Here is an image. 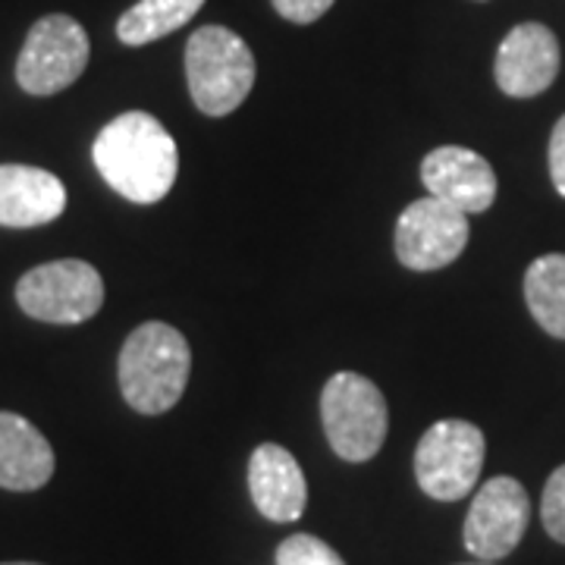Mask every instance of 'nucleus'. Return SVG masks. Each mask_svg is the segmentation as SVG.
<instances>
[{"label": "nucleus", "mask_w": 565, "mask_h": 565, "mask_svg": "<svg viewBox=\"0 0 565 565\" xmlns=\"http://www.w3.org/2000/svg\"><path fill=\"white\" fill-rule=\"evenodd\" d=\"M92 158L104 182L132 204L161 202L180 173L177 141L145 110H129L107 122L92 145Z\"/></svg>", "instance_id": "1"}, {"label": "nucleus", "mask_w": 565, "mask_h": 565, "mask_svg": "<svg viewBox=\"0 0 565 565\" xmlns=\"http://www.w3.org/2000/svg\"><path fill=\"white\" fill-rule=\"evenodd\" d=\"M192 371V352L177 327L148 321L122 343L120 390L122 399L139 415H163L180 403Z\"/></svg>", "instance_id": "2"}, {"label": "nucleus", "mask_w": 565, "mask_h": 565, "mask_svg": "<svg viewBox=\"0 0 565 565\" xmlns=\"http://www.w3.org/2000/svg\"><path fill=\"white\" fill-rule=\"evenodd\" d=\"M185 82L202 114L226 117L255 85V54L233 29L202 25L185 44Z\"/></svg>", "instance_id": "3"}, {"label": "nucleus", "mask_w": 565, "mask_h": 565, "mask_svg": "<svg viewBox=\"0 0 565 565\" xmlns=\"http://www.w3.org/2000/svg\"><path fill=\"white\" fill-rule=\"evenodd\" d=\"M321 418L333 452L345 462L374 459L390 430L384 393L355 371H340L323 384Z\"/></svg>", "instance_id": "4"}, {"label": "nucleus", "mask_w": 565, "mask_h": 565, "mask_svg": "<svg viewBox=\"0 0 565 565\" xmlns=\"http://www.w3.org/2000/svg\"><path fill=\"white\" fill-rule=\"evenodd\" d=\"M487 440L478 424L444 418L424 430L415 449V481L430 500H465L484 468Z\"/></svg>", "instance_id": "5"}, {"label": "nucleus", "mask_w": 565, "mask_h": 565, "mask_svg": "<svg viewBox=\"0 0 565 565\" xmlns=\"http://www.w3.org/2000/svg\"><path fill=\"white\" fill-rule=\"evenodd\" d=\"M88 35L79 22L66 13H51L41 17L20 51L17 61V82L22 92L29 95H57L63 88H70L73 82L79 79L88 66Z\"/></svg>", "instance_id": "6"}, {"label": "nucleus", "mask_w": 565, "mask_h": 565, "mask_svg": "<svg viewBox=\"0 0 565 565\" xmlns=\"http://www.w3.org/2000/svg\"><path fill=\"white\" fill-rule=\"evenodd\" d=\"M17 302L35 321L82 323L102 311L104 280L79 258L39 264L17 282Z\"/></svg>", "instance_id": "7"}, {"label": "nucleus", "mask_w": 565, "mask_h": 565, "mask_svg": "<svg viewBox=\"0 0 565 565\" xmlns=\"http://www.w3.org/2000/svg\"><path fill=\"white\" fill-rule=\"evenodd\" d=\"M531 519L527 490L515 478H490L471 500L465 515V550L475 559L500 563L515 546L522 544Z\"/></svg>", "instance_id": "8"}, {"label": "nucleus", "mask_w": 565, "mask_h": 565, "mask_svg": "<svg viewBox=\"0 0 565 565\" xmlns=\"http://www.w3.org/2000/svg\"><path fill=\"white\" fill-rule=\"evenodd\" d=\"M468 233V214L427 195L399 214L396 258L408 270H440L462 255Z\"/></svg>", "instance_id": "9"}, {"label": "nucleus", "mask_w": 565, "mask_h": 565, "mask_svg": "<svg viewBox=\"0 0 565 565\" xmlns=\"http://www.w3.org/2000/svg\"><path fill=\"white\" fill-rule=\"evenodd\" d=\"M493 76L509 98H534L559 76V41L541 22L515 25L497 51Z\"/></svg>", "instance_id": "10"}, {"label": "nucleus", "mask_w": 565, "mask_h": 565, "mask_svg": "<svg viewBox=\"0 0 565 565\" xmlns=\"http://www.w3.org/2000/svg\"><path fill=\"white\" fill-rule=\"evenodd\" d=\"M427 195L459 207L462 214H484L497 199V173L478 151L462 145L434 148L422 161Z\"/></svg>", "instance_id": "11"}, {"label": "nucleus", "mask_w": 565, "mask_h": 565, "mask_svg": "<svg viewBox=\"0 0 565 565\" xmlns=\"http://www.w3.org/2000/svg\"><path fill=\"white\" fill-rule=\"evenodd\" d=\"M248 490L264 519L286 525L302 519L308 484L296 456L277 444H262L248 459Z\"/></svg>", "instance_id": "12"}, {"label": "nucleus", "mask_w": 565, "mask_h": 565, "mask_svg": "<svg viewBox=\"0 0 565 565\" xmlns=\"http://www.w3.org/2000/svg\"><path fill=\"white\" fill-rule=\"evenodd\" d=\"M66 207L63 182L25 163H0V226L32 230L57 221Z\"/></svg>", "instance_id": "13"}, {"label": "nucleus", "mask_w": 565, "mask_h": 565, "mask_svg": "<svg viewBox=\"0 0 565 565\" xmlns=\"http://www.w3.org/2000/svg\"><path fill=\"white\" fill-rule=\"evenodd\" d=\"M54 449L32 422L0 412V487L32 493L54 478Z\"/></svg>", "instance_id": "14"}, {"label": "nucleus", "mask_w": 565, "mask_h": 565, "mask_svg": "<svg viewBox=\"0 0 565 565\" xmlns=\"http://www.w3.org/2000/svg\"><path fill=\"white\" fill-rule=\"evenodd\" d=\"M204 7V0H139L117 22V39L129 47L161 41L182 29Z\"/></svg>", "instance_id": "15"}, {"label": "nucleus", "mask_w": 565, "mask_h": 565, "mask_svg": "<svg viewBox=\"0 0 565 565\" xmlns=\"http://www.w3.org/2000/svg\"><path fill=\"white\" fill-rule=\"evenodd\" d=\"M525 302L541 330L565 340V255H544L527 267Z\"/></svg>", "instance_id": "16"}, {"label": "nucleus", "mask_w": 565, "mask_h": 565, "mask_svg": "<svg viewBox=\"0 0 565 565\" xmlns=\"http://www.w3.org/2000/svg\"><path fill=\"white\" fill-rule=\"evenodd\" d=\"M277 565H345L343 556L315 534H292L277 546Z\"/></svg>", "instance_id": "17"}, {"label": "nucleus", "mask_w": 565, "mask_h": 565, "mask_svg": "<svg viewBox=\"0 0 565 565\" xmlns=\"http://www.w3.org/2000/svg\"><path fill=\"white\" fill-rule=\"evenodd\" d=\"M541 522H544V531L556 544H565V465H559L546 478L544 500H541Z\"/></svg>", "instance_id": "18"}, {"label": "nucleus", "mask_w": 565, "mask_h": 565, "mask_svg": "<svg viewBox=\"0 0 565 565\" xmlns=\"http://www.w3.org/2000/svg\"><path fill=\"white\" fill-rule=\"evenodd\" d=\"M333 3H337V0H274V10L280 13L282 20L308 25V22L321 20Z\"/></svg>", "instance_id": "19"}, {"label": "nucleus", "mask_w": 565, "mask_h": 565, "mask_svg": "<svg viewBox=\"0 0 565 565\" xmlns=\"http://www.w3.org/2000/svg\"><path fill=\"white\" fill-rule=\"evenodd\" d=\"M550 177H553L556 192L565 199V114L550 136Z\"/></svg>", "instance_id": "20"}, {"label": "nucleus", "mask_w": 565, "mask_h": 565, "mask_svg": "<svg viewBox=\"0 0 565 565\" xmlns=\"http://www.w3.org/2000/svg\"><path fill=\"white\" fill-rule=\"evenodd\" d=\"M462 565H493V563H484V559H475V563H462Z\"/></svg>", "instance_id": "21"}, {"label": "nucleus", "mask_w": 565, "mask_h": 565, "mask_svg": "<svg viewBox=\"0 0 565 565\" xmlns=\"http://www.w3.org/2000/svg\"><path fill=\"white\" fill-rule=\"evenodd\" d=\"M3 565H39V563H3Z\"/></svg>", "instance_id": "22"}]
</instances>
